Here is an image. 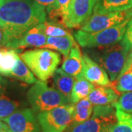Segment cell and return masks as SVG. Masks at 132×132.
<instances>
[{
	"label": "cell",
	"mask_w": 132,
	"mask_h": 132,
	"mask_svg": "<svg viewBox=\"0 0 132 132\" xmlns=\"http://www.w3.org/2000/svg\"><path fill=\"white\" fill-rule=\"evenodd\" d=\"M85 53L101 66L111 81H114L123 71L130 53V48L122 39L116 44L106 47H97L96 49L93 48V50Z\"/></svg>",
	"instance_id": "obj_2"
},
{
	"label": "cell",
	"mask_w": 132,
	"mask_h": 132,
	"mask_svg": "<svg viewBox=\"0 0 132 132\" xmlns=\"http://www.w3.org/2000/svg\"><path fill=\"white\" fill-rule=\"evenodd\" d=\"M20 58L33 74L43 81L53 76L61 61L60 54L43 48L27 50L20 54Z\"/></svg>",
	"instance_id": "obj_3"
},
{
	"label": "cell",
	"mask_w": 132,
	"mask_h": 132,
	"mask_svg": "<svg viewBox=\"0 0 132 132\" xmlns=\"http://www.w3.org/2000/svg\"><path fill=\"white\" fill-rule=\"evenodd\" d=\"M76 44L75 38L71 34L62 37H48L46 43L43 48L56 50L62 54L64 57H66Z\"/></svg>",
	"instance_id": "obj_17"
},
{
	"label": "cell",
	"mask_w": 132,
	"mask_h": 132,
	"mask_svg": "<svg viewBox=\"0 0 132 132\" xmlns=\"http://www.w3.org/2000/svg\"><path fill=\"white\" fill-rule=\"evenodd\" d=\"M117 122L109 127V132H132V114L116 109Z\"/></svg>",
	"instance_id": "obj_24"
},
{
	"label": "cell",
	"mask_w": 132,
	"mask_h": 132,
	"mask_svg": "<svg viewBox=\"0 0 132 132\" xmlns=\"http://www.w3.org/2000/svg\"><path fill=\"white\" fill-rule=\"evenodd\" d=\"M93 105L87 98L81 100L74 105V112L72 121L73 128L89 120L93 112Z\"/></svg>",
	"instance_id": "obj_21"
},
{
	"label": "cell",
	"mask_w": 132,
	"mask_h": 132,
	"mask_svg": "<svg viewBox=\"0 0 132 132\" xmlns=\"http://www.w3.org/2000/svg\"><path fill=\"white\" fill-rule=\"evenodd\" d=\"M57 2L60 6V9L62 14V23L65 25L67 16H68V7L71 3V0H57Z\"/></svg>",
	"instance_id": "obj_28"
},
{
	"label": "cell",
	"mask_w": 132,
	"mask_h": 132,
	"mask_svg": "<svg viewBox=\"0 0 132 132\" xmlns=\"http://www.w3.org/2000/svg\"><path fill=\"white\" fill-rule=\"evenodd\" d=\"M132 18V8L103 14H92L81 27V30L87 32H95L121 24Z\"/></svg>",
	"instance_id": "obj_7"
},
{
	"label": "cell",
	"mask_w": 132,
	"mask_h": 132,
	"mask_svg": "<svg viewBox=\"0 0 132 132\" xmlns=\"http://www.w3.org/2000/svg\"><path fill=\"white\" fill-rule=\"evenodd\" d=\"M83 69L79 76L98 86H112V81L106 71L87 54L82 56Z\"/></svg>",
	"instance_id": "obj_10"
},
{
	"label": "cell",
	"mask_w": 132,
	"mask_h": 132,
	"mask_svg": "<svg viewBox=\"0 0 132 132\" xmlns=\"http://www.w3.org/2000/svg\"><path fill=\"white\" fill-rule=\"evenodd\" d=\"M45 8L35 0H0V24L5 29L7 47L14 48L29 29L46 21Z\"/></svg>",
	"instance_id": "obj_1"
},
{
	"label": "cell",
	"mask_w": 132,
	"mask_h": 132,
	"mask_svg": "<svg viewBox=\"0 0 132 132\" xmlns=\"http://www.w3.org/2000/svg\"><path fill=\"white\" fill-rule=\"evenodd\" d=\"M8 131V127L7 124L4 123L1 119H0V132Z\"/></svg>",
	"instance_id": "obj_31"
},
{
	"label": "cell",
	"mask_w": 132,
	"mask_h": 132,
	"mask_svg": "<svg viewBox=\"0 0 132 132\" xmlns=\"http://www.w3.org/2000/svg\"><path fill=\"white\" fill-rule=\"evenodd\" d=\"M95 87V85L81 76L75 78V81L71 91V103L76 104L81 100L87 98Z\"/></svg>",
	"instance_id": "obj_19"
},
{
	"label": "cell",
	"mask_w": 132,
	"mask_h": 132,
	"mask_svg": "<svg viewBox=\"0 0 132 132\" xmlns=\"http://www.w3.org/2000/svg\"><path fill=\"white\" fill-rule=\"evenodd\" d=\"M27 101L35 112H42L70 103L56 88L43 81H36L27 93Z\"/></svg>",
	"instance_id": "obj_4"
},
{
	"label": "cell",
	"mask_w": 132,
	"mask_h": 132,
	"mask_svg": "<svg viewBox=\"0 0 132 132\" xmlns=\"http://www.w3.org/2000/svg\"><path fill=\"white\" fill-rule=\"evenodd\" d=\"M116 122V114L110 117L93 114L89 120L76 126L70 132H100L104 126H112Z\"/></svg>",
	"instance_id": "obj_13"
},
{
	"label": "cell",
	"mask_w": 132,
	"mask_h": 132,
	"mask_svg": "<svg viewBox=\"0 0 132 132\" xmlns=\"http://www.w3.org/2000/svg\"><path fill=\"white\" fill-rule=\"evenodd\" d=\"M74 105L65 104L39 112L37 116L42 132H63L73 121Z\"/></svg>",
	"instance_id": "obj_6"
},
{
	"label": "cell",
	"mask_w": 132,
	"mask_h": 132,
	"mask_svg": "<svg viewBox=\"0 0 132 132\" xmlns=\"http://www.w3.org/2000/svg\"><path fill=\"white\" fill-rule=\"evenodd\" d=\"M112 86L119 94L132 92V61L128 63V68L123 71L116 80L112 81Z\"/></svg>",
	"instance_id": "obj_22"
},
{
	"label": "cell",
	"mask_w": 132,
	"mask_h": 132,
	"mask_svg": "<svg viewBox=\"0 0 132 132\" xmlns=\"http://www.w3.org/2000/svg\"><path fill=\"white\" fill-rule=\"evenodd\" d=\"M97 0H71L65 26L68 28L81 27L93 13Z\"/></svg>",
	"instance_id": "obj_9"
},
{
	"label": "cell",
	"mask_w": 132,
	"mask_h": 132,
	"mask_svg": "<svg viewBox=\"0 0 132 132\" xmlns=\"http://www.w3.org/2000/svg\"><path fill=\"white\" fill-rule=\"evenodd\" d=\"M55 88L71 102V91L75 81V77L65 73L62 68H58L53 75Z\"/></svg>",
	"instance_id": "obj_16"
},
{
	"label": "cell",
	"mask_w": 132,
	"mask_h": 132,
	"mask_svg": "<svg viewBox=\"0 0 132 132\" xmlns=\"http://www.w3.org/2000/svg\"><path fill=\"white\" fill-rule=\"evenodd\" d=\"M112 106L116 109L132 114V92L123 93Z\"/></svg>",
	"instance_id": "obj_27"
},
{
	"label": "cell",
	"mask_w": 132,
	"mask_h": 132,
	"mask_svg": "<svg viewBox=\"0 0 132 132\" xmlns=\"http://www.w3.org/2000/svg\"><path fill=\"white\" fill-rule=\"evenodd\" d=\"M120 94L112 86H98L95 85L87 98L93 106L112 105L119 98Z\"/></svg>",
	"instance_id": "obj_12"
},
{
	"label": "cell",
	"mask_w": 132,
	"mask_h": 132,
	"mask_svg": "<svg viewBox=\"0 0 132 132\" xmlns=\"http://www.w3.org/2000/svg\"><path fill=\"white\" fill-rule=\"evenodd\" d=\"M9 76L13 77L18 80L21 81L29 85L35 84L37 81L32 71L29 69L28 67L21 58L17 60L15 65L9 74Z\"/></svg>",
	"instance_id": "obj_23"
},
{
	"label": "cell",
	"mask_w": 132,
	"mask_h": 132,
	"mask_svg": "<svg viewBox=\"0 0 132 132\" xmlns=\"http://www.w3.org/2000/svg\"><path fill=\"white\" fill-rule=\"evenodd\" d=\"M19 58L17 50L14 48H0V75L9 76Z\"/></svg>",
	"instance_id": "obj_18"
},
{
	"label": "cell",
	"mask_w": 132,
	"mask_h": 132,
	"mask_svg": "<svg viewBox=\"0 0 132 132\" xmlns=\"http://www.w3.org/2000/svg\"><path fill=\"white\" fill-rule=\"evenodd\" d=\"M37 3L43 7L46 13L48 15L49 18L52 21H59L60 23H62V14L60 9V6L57 0H35Z\"/></svg>",
	"instance_id": "obj_26"
},
{
	"label": "cell",
	"mask_w": 132,
	"mask_h": 132,
	"mask_svg": "<svg viewBox=\"0 0 132 132\" xmlns=\"http://www.w3.org/2000/svg\"><path fill=\"white\" fill-rule=\"evenodd\" d=\"M123 39L130 48V52H132V18L128 23L127 28Z\"/></svg>",
	"instance_id": "obj_29"
},
{
	"label": "cell",
	"mask_w": 132,
	"mask_h": 132,
	"mask_svg": "<svg viewBox=\"0 0 132 132\" xmlns=\"http://www.w3.org/2000/svg\"><path fill=\"white\" fill-rule=\"evenodd\" d=\"M2 120L7 124V132H42L35 111L31 109H19Z\"/></svg>",
	"instance_id": "obj_8"
},
{
	"label": "cell",
	"mask_w": 132,
	"mask_h": 132,
	"mask_svg": "<svg viewBox=\"0 0 132 132\" xmlns=\"http://www.w3.org/2000/svg\"><path fill=\"white\" fill-rule=\"evenodd\" d=\"M5 132H7V131H5Z\"/></svg>",
	"instance_id": "obj_33"
},
{
	"label": "cell",
	"mask_w": 132,
	"mask_h": 132,
	"mask_svg": "<svg viewBox=\"0 0 132 132\" xmlns=\"http://www.w3.org/2000/svg\"><path fill=\"white\" fill-rule=\"evenodd\" d=\"M131 8H132V0H97L93 8V13L103 14Z\"/></svg>",
	"instance_id": "obj_15"
},
{
	"label": "cell",
	"mask_w": 132,
	"mask_h": 132,
	"mask_svg": "<svg viewBox=\"0 0 132 132\" xmlns=\"http://www.w3.org/2000/svg\"><path fill=\"white\" fill-rule=\"evenodd\" d=\"M44 32L47 37H62L71 35L68 29H67L64 24L55 21H45L43 23Z\"/></svg>",
	"instance_id": "obj_25"
},
{
	"label": "cell",
	"mask_w": 132,
	"mask_h": 132,
	"mask_svg": "<svg viewBox=\"0 0 132 132\" xmlns=\"http://www.w3.org/2000/svg\"><path fill=\"white\" fill-rule=\"evenodd\" d=\"M111 126H106V125H105L102 128H101V131L100 132H109V127H110Z\"/></svg>",
	"instance_id": "obj_32"
},
{
	"label": "cell",
	"mask_w": 132,
	"mask_h": 132,
	"mask_svg": "<svg viewBox=\"0 0 132 132\" xmlns=\"http://www.w3.org/2000/svg\"><path fill=\"white\" fill-rule=\"evenodd\" d=\"M129 20L121 24L95 32L78 30L74 33L77 43L84 48L106 47L119 43L125 35Z\"/></svg>",
	"instance_id": "obj_5"
},
{
	"label": "cell",
	"mask_w": 132,
	"mask_h": 132,
	"mask_svg": "<svg viewBox=\"0 0 132 132\" xmlns=\"http://www.w3.org/2000/svg\"><path fill=\"white\" fill-rule=\"evenodd\" d=\"M5 81L0 76V119L7 118L19 110L18 101L10 99L5 95Z\"/></svg>",
	"instance_id": "obj_20"
},
{
	"label": "cell",
	"mask_w": 132,
	"mask_h": 132,
	"mask_svg": "<svg viewBox=\"0 0 132 132\" xmlns=\"http://www.w3.org/2000/svg\"><path fill=\"white\" fill-rule=\"evenodd\" d=\"M61 68L75 78L80 76L83 69V60L79 44L76 43L71 48L68 55L65 57Z\"/></svg>",
	"instance_id": "obj_14"
},
{
	"label": "cell",
	"mask_w": 132,
	"mask_h": 132,
	"mask_svg": "<svg viewBox=\"0 0 132 132\" xmlns=\"http://www.w3.org/2000/svg\"><path fill=\"white\" fill-rule=\"evenodd\" d=\"M7 40L5 29L0 24V48L7 47Z\"/></svg>",
	"instance_id": "obj_30"
},
{
	"label": "cell",
	"mask_w": 132,
	"mask_h": 132,
	"mask_svg": "<svg viewBox=\"0 0 132 132\" xmlns=\"http://www.w3.org/2000/svg\"><path fill=\"white\" fill-rule=\"evenodd\" d=\"M47 36L44 32L43 23L29 29L15 46L14 49L21 50L27 48H43L46 43Z\"/></svg>",
	"instance_id": "obj_11"
}]
</instances>
